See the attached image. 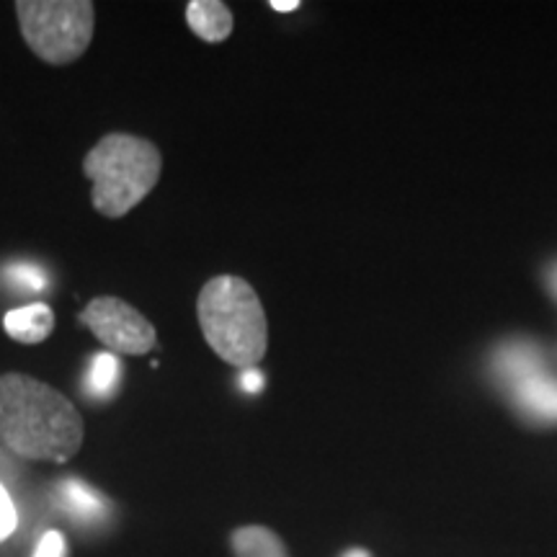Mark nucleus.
<instances>
[{
  "label": "nucleus",
  "instance_id": "dca6fc26",
  "mask_svg": "<svg viewBox=\"0 0 557 557\" xmlns=\"http://www.w3.org/2000/svg\"><path fill=\"white\" fill-rule=\"evenodd\" d=\"M240 387L246 389V393H261V389H263V374H261L256 367L243 369V374H240Z\"/></svg>",
  "mask_w": 557,
  "mask_h": 557
},
{
  "label": "nucleus",
  "instance_id": "9b49d317",
  "mask_svg": "<svg viewBox=\"0 0 557 557\" xmlns=\"http://www.w3.org/2000/svg\"><path fill=\"white\" fill-rule=\"evenodd\" d=\"M235 557H289L284 542L267 527H240L233 532Z\"/></svg>",
  "mask_w": 557,
  "mask_h": 557
},
{
  "label": "nucleus",
  "instance_id": "20e7f679",
  "mask_svg": "<svg viewBox=\"0 0 557 557\" xmlns=\"http://www.w3.org/2000/svg\"><path fill=\"white\" fill-rule=\"evenodd\" d=\"M16 18L24 41L39 60L67 65L88 50L96 9L90 0H18Z\"/></svg>",
  "mask_w": 557,
  "mask_h": 557
},
{
  "label": "nucleus",
  "instance_id": "423d86ee",
  "mask_svg": "<svg viewBox=\"0 0 557 557\" xmlns=\"http://www.w3.org/2000/svg\"><path fill=\"white\" fill-rule=\"evenodd\" d=\"M58 500L62 511L83 524L101 521L109 511V500L83 480H62L58 485Z\"/></svg>",
  "mask_w": 557,
  "mask_h": 557
},
{
  "label": "nucleus",
  "instance_id": "f257e3e1",
  "mask_svg": "<svg viewBox=\"0 0 557 557\" xmlns=\"http://www.w3.org/2000/svg\"><path fill=\"white\" fill-rule=\"evenodd\" d=\"M0 442L13 455L37 462H67L83 444L75 403L29 374L0 377Z\"/></svg>",
  "mask_w": 557,
  "mask_h": 557
},
{
  "label": "nucleus",
  "instance_id": "f3484780",
  "mask_svg": "<svg viewBox=\"0 0 557 557\" xmlns=\"http://www.w3.org/2000/svg\"><path fill=\"white\" fill-rule=\"evenodd\" d=\"M271 9L278 13H289L299 9V0H271Z\"/></svg>",
  "mask_w": 557,
  "mask_h": 557
},
{
  "label": "nucleus",
  "instance_id": "f03ea898",
  "mask_svg": "<svg viewBox=\"0 0 557 557\" xmlns=\"http://www.w3.org/2000/svg\"><path fill=\"white\" fill-rule=\"evenodd\" d=\"M197 315L205 341L227 364L250 369L263 359L269 346L267 312L246 278H209L199 292Z\"/></svg>",
  "mask_w": 557,
  "mask_h": 557
},
{
  "label": "nucleus",
  "instance_id": "f8f14e48",
  "mask_svg": "<svg viewBox=\"0 0 557 557\" xmlns=\"http://www.w3.org/2000/svg\"><path fill=\"white\" fill-rule=\"evenodd\" d=\"M120 377H122L120 357L103 351L90 361L88 374H86V393L90 398H109V395H114V389L120 387Z\"/></svg>",
  "mask_w": 557,
  "mask_h": 557
},
{
  "label": "nucleus",
  "instance_id": "7ed1b4c3",
  "mask_svg": "<svg viewBox=\"0 0 557 557\" xmlns=\"http://www.w3.org/2000/svg\"><path fill=\"white\" fill-rule=\"evenodd\" d=\"M163 158L150 139L111 132L101 137L83 160V173L94 184L96 212L103 218H124L156 189Z\"/></svg>",
  "mask_w": 557,
  "mask_h": 557
},
{
  "label": "nucleus",
  "instance_id": "ddd939ff",
  "mask_svg": "<svg viewBox=\"0 0 557 557\" xmlns=\"http://www.w3.org/2000/svg\"><path fill=\"white\" fill-rule=\"evenodd\" d=\"M3 276L11 278L18 287L39 292L47 287V274L41 271L37 263H11V267L3 269Z\"/></svg>",
  "mask_w": 557,
  "mask_h": 557
},
{
  "label": "nucleus",
  "instance_id": "4468645a",
  "mask_svg": "<svg viewBox=\"0 0 557 557\" xmlns=\"http://www.w3.org/2000/svg\"><path fill=\"white\" fill-rule=\"evenodd\" d=\"M16 521H18V511L16 506H13L11 493L5 491L3 483H0V542L11 537L13 529H16Z\"/></svg>",
  "mask_w": 557,
  "mask_h": 557
},
{
  "label": "nucleus",
  "instance_id": "6e6552de",
  "mask_svg": "<svg viewBox=\"0 0 557 557\" xmlns=\"http://www.w3.org/2000/svg\"><path fill=\"white\" fill-rule=\"evenodd\" d=\"M186 21L205 41H225L233 34V13L220 0H191L186 5Z\"/></svg>",
  "mask_w": 557,
  "mask_h": 557
},
{
  "label": "nucleus",
  "instance_id": "0eeeda50",
  "mask_svg": "<svg viewBox=\"0 0 557 557\" xmlns=\"http://www.w3.org/2000/svg\"><path fill=\"white\" fill-rule=\"evenodd\" d=\"M5 333L18 344H41L54 331V312L50 305L34 302L26 308L11 310L3 320Z\"/></svg>",
  "mask_w": 557,
  "mask_h": 557
},
{
  "label": "nucleus",
  "instance_id": "1a4fd4ad",
  "mask_svg": "<svg viewBox=\"0 0 557 557\" xmlns=\"http://www.w3.org/2000/svg\"><path fill=\"white\" fill-rule=\"evenodd\" d=\"M519 408L540 421H557V382L545 374H534L524 382H517Z\"/></svg>",
  "mask_w": 557,
  "mask_h": 557
},
{
  "label": "nucleus",
  "instance_id": "a211bd4d",
  "mask_svg": "<svg viewBox=\"0 0 557 557\" xmlns=\"http://www.w3.org/2000/svg\"><path fill=\"white\" fill-rule=\"evenodd\" d=\"M344 557H372L367 553V549H361V547H354V549H348V553H344Z\"/></svg>",
  "mask_w": 557,
  "mask_h": 557
},
{
  "label": "nucleus",
  "instance_id": "9d476101",
  "mask_svg": "<svg viewBox=\"0 0 557 557\" xmlns=\"http://www.w3.org/2000/svg\"><path fill=\"white\" fill-rule=\"evenodd\" d=\"M496 369L500 377L517 385L542 374V351L532 344H506L496 354Z\"/></svg>",
  "mask_w": 557,
  "mask_h": 557
},
{
  "label": "nucleus",
  "instance_id": "6ab92c4d",
  "mask_svg": "<svg viewBox=\"0 0 557 557\" xmlns=\"http://www.w3.org/2000/svg\"><path fill=\"white\" fill-rule=\"evenodd\" d=\"M553 287H555V292H557V269L553 271Z\"/></svg>",
  "mask_w": 557,
  "mask_h": 557
},
{
  "label": "nucleus",
  "instance_id": "39448f33",
  "mask_svg": "<svg viewBox=\"0 0 557 557\" xmlns=\"http://www.w3.org/2000/svg\"><path fill=\"white\" fill-rule=\"evenodd\" d=\"M81 323L114 357H143L156 348L158 333L143 312L120 297H96L81 312Z\"/></svg>",
  "mask_w": 557,
  "mask_h": 557
},
{
  "label": "nucleus",
  "instance_id": "2eb2a0df",
  "mask_svg": "<svg viewBox=\"0 0 557 557\" xmlns=\"http://www.w3.org/2000/svg\"><path fill=\"white\" fill-rule=\"evenodd\" d=\"M32 557H67L65 534L58 532V529H50V532L41 534V540L37 542V549H34Z\"/></svg>",
  "mask_w": 557,
  "mask_h": 557
}]
</instances>
